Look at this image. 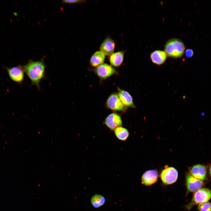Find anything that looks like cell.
Returning <instances> with one entry per match:
<instances>
[{"mask_svg": "<svg viewBox=\"0 0 211 211\" xmlns=\"http://www.w3.org/2000/svg\"><path fill=\"white\" fill-rule=\"evenodd\" d=\"M24 72L31 81V85L35 86L40 90L41 80L46 78V65L42 60H30L22 66Z\"/></svg>", "mask_w": 211, "mask_h": 211, "instance_id": "6da1fadb", "label": "cell"}, {"mask_svg": "<svg viewBox=\"0 0 211 211\" xmlns=\"http://www.w3.org/2000/svg\"><path fill=\"white\" fill-rule=\"evenodd\" d=\"M185 47L183 42L177 38L168 40L164 45V52L167 56L173 58L181 57L184 53Z\"/></svg>", "mask_w": 211, "mask_h": 211, "instance_id": "7a4b0ae2", "label": "cell"}, {"mask_svg": "<svg viewBox=\"0 0 211 211\" xmlns=\"http://www.w3.org/2000/svg\"><path fill=\"white\" fill-rule=\"evenodd\" d=\"M211 198V190L206 188H201L194 192L191 201L185 207L190 210L195 205L207 202Z\"/></svg>", "mask_w": 211, "mask_h": 211, "instance_id": "3957f363", "label": "cell"}, {"mask_svg": "<svg viewBox=\"0 0 211 211\" xmlns=\"http://www.w3.org/2000/svg\"><path fill=\"white\" fill-rule=\"evenodd\" d=\"M106 106L107 108L112 110L123 112L126 111L127 108L122 103L118 94L115 93L111 94L108 97Z\"/></svg>", "mask_w": 211, "mask_h": 211, "instance_id": "277c9868", "label": "cell"}, {"mask_svg": "<svg viewBox=\"0 0 211 211\" xmlns=\"http://www.w3.org/2000/svg\"><path fill=\"white\" fill-rule=\"evenodd\" d=\"M167 166V165L166 166ZM160 177L162 182L165 185L172 184L176 181L178 177V172L173 167H165L162 171Z\"/></svg>", "mask_w": 211, "mask_h": 211, "instance_id": "5b68a950", "label": "cell"}, {"mask_svg": "<svg viewBox=\"0 0 211 211\" xmlns=\"http://www.w3.org/2000/svg\"><path fill=\"white\" fill-rule=\"evenodd\" d=\"M94 72L101 79H105L114 74L115 72V69L111 65L103 63L96 67Z\"/></svg>", "mask_w": 211, "mask_h": 211, "instance_id": "8992f818", "label": "cell"}, {"mask_svg": "<svg viewBox=\"0 0 211 211\" xmlns=\"http://www.w3.org/2000/svg\"><path fill=\"white\" fill-rule=\"evenodd\" d=\"M204 182L196 178L190 174L186 176V185L187 189V194L192 192H195L203 186Z\"/></svg>", "mask_w": 211, "mask_h": 211, "instance_id": "52a82bcc", "label": "cell"}, {"mask_svg": "<svg viewBox=\"0 0 211 211\" xmlns=\"http://www.w3.org/2000/svg\"><path fill=\"white\" fill-rule=\"evenodd\" d=\"M10 78L13 81L21 84L24 80V72L21 66L7 68Z\"/></svg>", "mask_w": 211, "mask_h": 211, "instance_id": "ba28073f", "label": "cell"}, {"mask_svg": "<svg viewBox=\"0 0 211 211\" xmlns=\"http://www.w3.org/2000/svg\"><path fill=\"white\" fill-rule=\"evenodd\" d=\"M189 172V174L194 177L203 181L206 178L207 169L204 165L196 164L190 168Z\"/></svg>", "mask_w": 211, "mask_h": 211, "instance_id": "9c48e42d", "label": "cell"}, {"mask_svg": "<svg viewBox=\"0 0 211 211\" xmlns=\"http://www.w3.org/2000/svg\"><path fill=\"white\" fill-rule=\"evenodd\" d=\"M104 123L108 128L114 130L116 128L121 126L122 122L121 117L116 113L109 115L106 118Z\"/></svg>", "mask_w": 211, "mask_h": 211, "instance_id": "30bf717a", "label": "cell"}, {"mask_svg": "<svg viewBox=\"0 0 211 211\" xmlns=\"http://www.w3.org/2000/svg\"><path fill=\"white\" fill-rule=\"evenodd\" d=\"M158 176V173L156 170L147 171L144 173L142 177V183L146 186H151L157 182Z\"/></svg>", "mask_w": 211, "mask_h": 211, "instance_id": "8fae6325", "label": "cell"}, {"mask_svg": "<svg viewBox=\"0 0 211 211\" xmlns=\"http://www.w3.org/2000/svg\"><path fill=\"white\" fill-rule=\"evenodd\" d=\"M115 43L111 38H106L100 46V50L105 55L110 56L114 51Z\"/></svg>", "mask_w": 211, "mask_h": 211, "instance_id": "7c38bea8", "label": "cell"}, {"mask_svg": "<svg viewBox=\"0 0 211 211\" xmlns=\"http://www.w3.org/2000/svg\"><path fill=\"white\" fill-rule=\"evenodd\" d=\"M118 95L122 103L126 106L135 108L132 96L127 91L118 88Z\"/></svg>", "mask_w": 211, "mask_h": 211, "instance_id": "4fadbf2b", "label": "cell"}, {"mask_svg": "<svg viewBox=\"0 0 211 211\" xmlns=\"http://www.w3.org/2000/svg\"><path fill=\"white\" fill-rule=\"evenodd\" d=\"M167 56L164 51L161 50H156L151 53L150 58L153 63L158 65H160L165 62Z\"/></svg>", "mask_w": 211, "mask_h": 211, "instance_id": "5bb4252c", "label": "cell"}, {"mask_svg": "<svg viewBox=\"0 0 211 211\" xmlns=\"http://www.w3.org/2000/svg\"><path fill=\"white\" fill-rule=\"evenodd\" d=\"M124 51H119L113 52L110 56L109 60L112 66L118 67L122 63L124 56Z\"/></svg>", "mask_w": 211, "mask_h": 211, "instance_id": "9a60e30c", "label": "cell"}, {"mask_svg": "<svg viewBox=\"0 0 211 211\" xmlns=\"http://www.w3.org/2000/svg\"><path fill=\"white\" fill-rule=\"evenodd\" d=\"M105 55L100 51H96L91 56L90 63L91 66L96 67L103 64L104 61Z\"/></svg>", "mask_w": 211, "mask_h": 211, "instance_id": "2e32d148", "label": "cell"}, {"mask_svg": "<svg viewBox=\"0 0 211 211\" xmlns=\"http://www.w3.org/2000/svg\"><path fill=\"white\" fill-rule=\"evenodd\" d=\"M113 130L117 138L121 141L126 140L129 136V133L128 130L122 127H118Z\"/></svg>", "mask_w": 211, "mask_h": 211, "instance_id": "e0dca14e", "label": "cell"}, {"mask_svg": "<svg viewBox=\"0 0 211 211\" xmlns=\"http://www.w3.org/2000/svg\"><path fill=\"white\" fill-rule=\"evenodd\" d=\"M105 199L102 195L99 194H96L93 196L91 200L92 205L95 208H98L105 203Z\"/></svg>", "mask_w": 211, "mask_h": 211, "instance_id": "ac0fdd59", "label": "cell"}, {"mask_svg": "<svg viewBox=\"0 0 211 211\" xmlns=\"http://www.w3.org/2000/svg\"><path fill=\"white\" fill-rule=\"evenodd\" d=\"M198 208L199 211H211V203L206 202L200 204Z\"/></svg>", "mask_w": 211, "mask_h": 211, "instance_id": "d6986e66", "label": "cell"}, {"mask_svg": "<svg viewBox=\"0 0 211 211\" xmlns=\"http://www.w3.org/2000/svg\"><path fill=\"white\" fill-rule=\"evenodd\" d=\"M84 0H64L62 1L63 3L67 4H76L82 3L84 2Z\"/></svg>", "mask_w": 211, "mask_h": 211, "instance_id": "ffe728a7", "label": "cell"}, {"mask_svg": "<svg viewBox=\"0 0 211 211\" xmlns=\"http://www.w3.org/2000/svg\"><path fill=\"white\" fill-rule=\"evenodd\" d=\"M185 54L187 57L190 58L193 56L194 52L192 49H189L186 50L185 52Z\"/></svg>", "mask_w": 211, "mask_h": 211, "instance_id": "44dd1931", "label": "cell"}, {"mask_svg": "<svg viewBox=\"0 0 211 211\" xmlns=\"http://www.w3.org/2000/svg\"><path fill=\"white\" fill-rule=\"evenodd\" d=\"M209 173L211 177V165L210 166L209 169Z\"/></svg>", "mask_w": 211, "mask_h": 211, "instance_id": "7402d4cb", "label": "cell"}]
</instances>
